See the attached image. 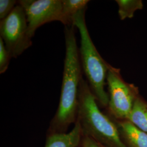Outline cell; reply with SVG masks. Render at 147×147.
<instances>
[{"mask_svg":"<svg viewBox=\"0 0 147 147\" xmlns=\"http://www.w3.org/2000/svg\"><path fill=\"white\" fill-rule=\"evenodd\" d=\"M75 27H64L65 57L62 84L58 109L53 121V126L57 128L67 127L78 115L79 87L83 78Z\"/></svg>","mask_w":147,"mask_h":147,"instance_id":"1","label":"cell"},{"mask_svg":"<svg viewBox=\"0 0 147 147\" xmlns=\"http://www.w3.org/2000/svg\"><path fill=\"white\" fill-rule=\"evenodd\" d=\"M77 120L83 131L107 147H127L121 141L116 125L100 111L94 95L84 78L79 87Z\"/></svg>","mask_w":147,"mask_h":147,"instance_id":"2","label":"cell"},{"mask_svg":"<svg viewBox=\"0 0 147 147\" xmlns=\"http://www.w3.org/2000/svg\"><path fill=\"white\" fill-rule=\"evenodd\" d=\"M86 8L79 11L74 16L73 25L78 29L80 34L79 55L87 82L96 100L106 107L109 105V96L105 86L110 64L102 58L92 40L85 20Z\"/></svg>","mask_w":147,"mask_h":147,"instance_id":"3","label":"cell"},{"mask_svg":"<svg viewBox=\"0 0 147 147\" xmlns=\"http://www.w3.org/2000/svg\"><path fill=\"white\" fill-rule=\"evenodd\" d=\"M0 35L12 58H17L31 46L26 14L18 3L9 16L1 20Z\"/></svg>","mask_w":147,"mask_h":147,"instance_id":"4","label":"cell"},{"mask_svg":"<svg viewBox=\"0 0 147 147\" xmlns=\"http://www.w3.org/2000/svg\"><path fill=\"white\" fill-rule=\"evenodd\" d=\"M107 84L109 92V109L116 118L127 120L134 104L138 96V89L135 84L125 82L121 75L120 69L110 65Z\"/></svg>","mask_w":147,"mask_h":147,"instance_id":"5","label":"cell"},{"mask_svg":"<svg viewBox=\"0 0 147 147\" xmlns=\"http://www.w3.org/2000/svg\"><path fill=\"white\" fill-rule=\"evenodd\" d=\"M18 3L25 11L32 38L37 29L52 21H61L62 0H20Z\"/></svg>","mask_w":147,"mask_h":147,"instance_id":"6","label":"cell"},{"mask_svg":"<svg viewBox=\"0 0 147 147\" xmlns=\"http://www.w3.org/2000/svg\"><path fill=\"white\" fill-rule=\"evenodd\" d=\"M82 129L78 120L68 133L54 134L47 138L45 147H78Z\"/></svg>","mask_w":147,"mask_h":147,"instance_id":"7","label":"cell"},{"mask_svg":"<svg viewBox=\"0 0 147 147\" xmlns=\"http://www.w3.org/2000/svg\"><path fill=\"white\" fill-rule=\"evenodd\" d=\"M119 125L130 147H147V133L127 120L121 121Z\"/></svg>","mask_w":147,"mask_h":147,"instance_id":"8","label":"cell"},{"mask_svg":"<svg viewBox=\"0 0 147 147\" xmlns=\"http://www.w3.org/2000/svg\"><path fill=\"white\" fill-rule=\"evenodd\" d=\"M127 121L147 134V102L139 96L134 102Z\"/></svg>","mask_w":147,"mask_h":147,"instance_id":"9","label":"cell"},{"mask_svg":"<svg viewBox=\"0 0 147 147\" xmlns=\"http://www.w3.org/2000/svg\"><path fill=\"white\" fill-rule=\"evenodd\" d=\"M88 0H62L61 21L65 26L73 25V19L79 11L87 8Z\"/></svg>","mask_w":147,"mask_h":147,"instance_id":"10","label":"cell"},{"mask_svg":"<svg viewBox=\"0 0 147 147\" xmlns=\"http://www.w3.org/2000/svg\"><path fill=\"white\" fill-rule=\"evenodd\" d=\"M119 9L118 14L121 20L126 18H132L137 10H141L143 7L141 0H117Z\"/></svg>","mask_w":147,"mask_h":147,"instance_id":"11","label":"cell"},{"mask_svg":"<svg viewBox=\"0 0 147 147\" xmlns=\"http://www.w3.org/2000/svg\"><path fill=\"white\" fill-rule=\"evenodd\" d=\"M11 56L7 50L3 40L0 38V74H3L8 68Z\"/></svg>","mask_w":147,"mask_h":147,"instance_id":"12","label":"cell"},{"mask_svg":"<svg viewBox=\"0 0 147 147\" xmlns=\"http://www.w3.org/2000/svg\"><path fill=\"white\" fill-rule=\"evenodd\" d=\"M18 2L15 0L0 1V19L3 20L9 16L16 7Z\"/></svg>","mask_w":147,"mask_h":147,"instance_id":"13","label":"cell"},{"mask_svg":"<svg viewBox=\"0 0 147 147\" xmlns=\"http://www.w3.org/2000/svg\"><path fill=\"white\" fill-rule=\"evenodd\" d=\"M83 147H100L94 140L89 136L85 137L83 140Z\"/></svg>","mask_w":147,"mask_h":147,"instance_id":"14","label":"cell"}]
</instances>
